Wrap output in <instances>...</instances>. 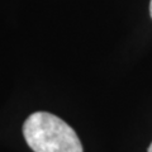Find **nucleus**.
<instances>
[{
    "instance_id": "obj_1",
    "label": "nucleus",
    "mask_w": 152,
    "mask_h": 152,
    "mask_svg": "<svg viewBox=\"0 0 152 152\" xmlns=\"http://www.w3.org/2000/svg\"><path fill=\"white\" fill-rule=\"evenodd\" d=\"M23 136L34 152H83L76 132L61 118L47 112L31 114L23 124Z\"/></svg>"
},
{
    "instance_id": "obj_2",
    "label": "nucleus",
    "mask_w": 152,
    "mask_h": 152,
    "mask_svg": "<svg viewBox=\"0 0 152 152\" xmlns=\"http://www.w3.org/2000/svg\"><path fill=\"white\" fill-rule=\"evenodd\" d=\"M150 14H151V18H152V0L150 3Z\"/></svg>"
},
{
    "instance_id": "obj_3",
    "label": "nucleus",
    "mask_w": 152,
    "mask_h": 152,
    "mask_svg": "<svg viewBox=\"0 0 152 152\" xmlns=\"http://www.w3.org/2000/svg\"><path fill=\"white\" fill-rule=\"evenodd\" d=\"M147 152H152V143L150 145V147H148V151H147Z\"/></svg>"
}]
</instances>
